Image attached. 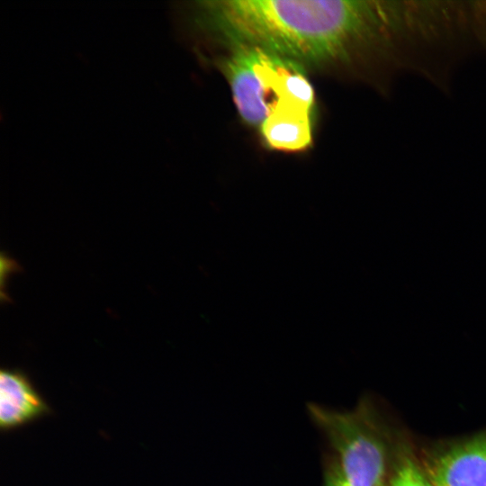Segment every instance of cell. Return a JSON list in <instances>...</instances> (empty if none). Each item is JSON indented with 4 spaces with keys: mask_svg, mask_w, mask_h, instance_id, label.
Returning <instances> with one entry per match:
<instances>
[{
    "mask_svg": "<svg viewBox=\"0 0 486 486\" xmlns=\"http://www.w3.org/2000/svg\"><path fill=\"white\" fill-rule=\"evenodd\" d=\"M198 7L227 46L258 47L303 68L357 66L375 86L401 68L411 47L400 1L211 0Z\"/></svg>",
    "mask_w": 486,
    "mask_h": 486,
    "instance_id": "1",
    "label": "cell"
},
{
    "mask_svg": "<svg viewBox=\"0 0 486 486\" xmlns=\"http://www.w3.org/2000/svg\"><path fill=\"white\" fill-rule=\"evenodd\" d=\"M228 48L219 65L244 122L259 130L282 119L313 116L315 94L305 68L258 47Z\"/></svg>",
    "mask_w": 486,
    "mask_h": 486,
    "instance_id": "2",
    "label": "cell"
},
{
    "mask_svg": "<svg viewBox=\"0 0 486 486\" xmlns=\"http://www.w3.org/2000/svg\"><path fill=\"white\" fill-rule=\"evenodd\" d=\"M310 413L335 450V470L347 486H384L385 448L367 419L357 412L310 406Z\"/></svg>",
    "mask_w": 486,
    "mask_h": 486,
    "instance_id": "3",
    "label": "cell"
},
{
    "mask_svg": "<svg viewBox=\"0 0 486 486\" xmlns=\"http://www.w3.org/2000/svg\"><path fill=\"white\" fill-rule=\"evenodd\" d=\"M427 477L432 486H486V434L440 454Z\"/></svg>",
    "mask_w": 486,
    "mask_h": 486,
    "instance_id": "4",
    "label": "cell"
},
{
    "mask_svg": "<svg viewBox=\"0 0 486 486\" xmlns=\"http://www.w3.org/2000/svg\"><path fill=\"white\" fill-rule=\"evenodd\" d=\"M50 408L29 379L22 373H0V427L17 428L50 413Z\"/></svg>",
    "mask_w": 486,
    "mask_h": 486,
    "instance_id": "5",
    "label": "cell"
},
{
    "mask_svg": "<svg viewBox=\"0 0 486 486\" xmlns=\"http://www.w3.org/2000/svg\"><path fill=\"white\" fill-rule=\"evenodd\" d=\"M392 486H432L418 464L409 456H403L395 470Z\"/></svg>",
    "mask_w": 486,
    "mask_h": 486,
    "instance_id": "6",
    "label": "cell"
},
{
    "mask_svg": "<svg viewBox=\"0 0 486 486\" xmlns=\"http://www.w3.org/2000/svg\"><path fill=\"white\" fill-rule=\"evenodd\" d=\"M326 486H347L340 478L335 468L330 472L328 476Z\"/></svg>",
    "mask_w": 486,
    "mask_h": 486,
    "instance_id": "7",
    "label": "cell"
}]
</instances>
